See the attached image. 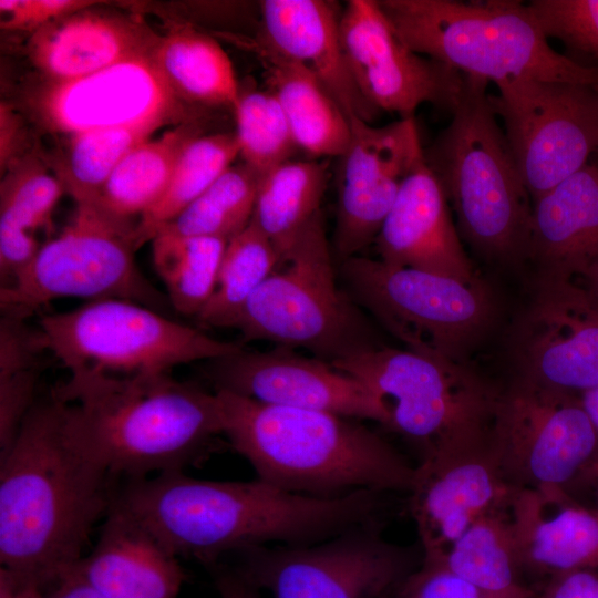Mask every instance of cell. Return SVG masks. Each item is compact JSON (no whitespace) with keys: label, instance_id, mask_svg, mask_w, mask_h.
Listing matches in <instances>:
<instances>
[{"label":"cell","instance_id":"8fae6325","mask_svg":"<svg viewBox=\"0 0 598 598\" xmlns=\"http://www.w3.org/2000/svg\"><path fill=\"white\" fill-rule=\"evenodd\" d=\"M38 332L44 350L70 371L115 375L169 373L181 364L214 360L243 344L214 339L146 306L120 299L89 301L44 315Z\"/></svg>","mask_w":598,"mask_h":598},{"label":"cell","instance_id":"681fc988","mask_svg":"<svg viewBox=\"0 0 598 598\" xmlns=\"http://www.w3.org/2000/svg\"><path fill=\"white\" fill-rule=\"evenodd\" d=\"M17 582L19 585L21 598H48L45 590H43L41 587L33 584H21L19 581Z\"/></svg>","mask_w":598,"mask_h":598},{"label":"cell","instance_id":"f546056e","mask_svg":"<svg viewBox=\"0 0 598 598\" xmlns=\"http://www.w3.org/2000/svg\"><path fill=\"white\" fill-rule=\"evenodd\" d=\"M200 134L199 121H193L144 141L117 165L96 203L114 214L140 218L162 197L182 152Z\"/></svg>","mask_w":598,"mask_h":598},{"label":"cell","instance_id":"d6986e66","mask_svg":"<svg viewBox=\"0 0 598 598\" xmlns=\"http://www.w3.org/2000/svg\"><path fill=\"white\" fill-rule=\"evenodd\" d=\"M350 127L336 178L334 252L340 262L375 240L403 178L424 150L414 117L377 127L353 116Z\"/></svg>","mask_w":598,"mask_h":598},{"label":"cell","instance_id":"9a60e30c","mask_svg":"<svg viewBox=\"0 0 598 598\" xmlns=\"http://www.w3.org/2000/svg\"><path fill=\"white\" fill-rule=\"evenodd\" d=\"M513 375L580 394L598 386V300L575 279L535 275L508 332Z\"/></svg>","mask_w":598,"mask_h":598},{"label":"cell","instance_id":"d6a6232c","mask_svg":"<svg viewBox=\"0 0 598 598\" xmlns=\"http://www.w3.org/2000/svg\"><path fill=\"white\" fill-rule=\"evenodd\" d=\"M239 156L235 133L198 135L190 141L174 167L158 202L137 220L140 245L176 217L204 193Z\"/></svg>","mask_w":598,"mask_h":598},{"label":"cell","instance_id":"9c48e42d","mask_svg":"<svg viewBox=\"0 0 598 598\" xmlns=\"http://www.w3.org/2000/svg\"><path fill=\"white\" fill-rule=\"evenodd\" d=\"M346 290L405 349L439 361L470 363L497 318V303L483 280L458 279L348 258L340 264Z\"/></svg>","mask_w":598,"mask_h":598},{"label":"cell","instance_id":"74e56055","mask_svg":"<svg viewBox=\"0 0 598 598\" xmlns=\"http://www.w3.org/2000/svg\"><path fill=\"white\" fill-rule=\"evenodd\" d=\"M65 193L56 175L38 161L10 165L0 187V230L31 234L50 227L52 212Z\"/></svg>","mask_w":598,"mask_h":598},{"label":"cell","instance_id":"8d00e7d4","mask_svg":"<svg viewBox=\"0 0 598 598\" xmlns=\"http://www.w3.org/2000/svg\"><path fill=\"white\" fill-rule=\"evenodd\" d=\"M233 111L243 163L261 176L292 159L299 148L280 104L268 89L240 92Z\"/></svg>","mask_w":598,"mask_h":598},{"label":"cell","instance_id":"f5cc1de1","mask_svg":"<svg viewBox=\"0 0 598 598\" xmlns=\"http://www.w3.org/2000/svg\"><path fill=\"white\" fill-rule=\"evenodd\" d=\"M385 598H389V596H388V597H385Z\"/></svg>","mask_w":598,"mask_h":598},{"label":"cell","instance_id":"836d02e7","mask_svg":"<svg viewBox=\"0 0 598 598\" xmlns=\"http://www.w3.org/2000/svg\"><path fill=\"white\" fill-rule=\"evenodd\" d=\"M259 181L260 175L245 163L233 164L155 235L166 233L229 241L252 218Z\"/></svg>","mask_w":598,"mask_h":598},{"label":"cell","instance_id":"44dd1931","mask_svg":"<svg viewBox=\"0 0 598 598\" xmlns=\"http://www.w3.org/2000/svg\"><path fill=\"white\" fill-rule=\"evenodd\" d=\"M517 488L487 451L424 461L409 493L422 554L443 555L477 519L507 508Z\"/></svg>","mask_w":598,"mask_h":598},{"label":"cell","instance_id":"484cf974","mask_svg":"<svg viewBox=\"0 0 598 598\" xmlns=\"http://www.w3.org/2000/svg\"><path fill=\"white\" fill-rule=\"evenodd\" d=\"M557 509L546 516L538 493L517 488L509 504L522 567L553 574H598V509L574 504L568 494L554 497Z\"/></svg>","mask_w":598,"mask_h":598},{"label":"cell","instance_id":"277c9868","mask_svg":"<svg viewBox=\"0 0 598 598\" xmlns=\"http://www.w3.org/2000/svg\"><path fill=\"white\" fill-rule=\"evenodd\" d=\"M215 392L224 436L267 484L320 498L413 487L416 466L359 420Z\"/></svg>","mask_w":598,"mask_h":598},{"label":"cell","instance_id":"b9f144b4","mask_svg":"<svg viewBox=\"0 0 598 598\" xmlns=\"http://www.w3.org/2000/svg\"><path fill=\"white\" fill-rule=\"evenodd\" d=\"M86 0H1V28L35 32L51 22L94 4Z\"/></svg>","mask_w":598,"mask_h":598},{"label":"cell","instance_id":"e0dca14e","mask_svg":"<svg viewBox=\"0 0 598 598\" xmlns=\"http://www.w3.org/2000/svg\"><path fill=\"white\" fill-rule=\"evenodd\" d=\"M33 101L42 123L69 136L100 128L200 121L196 105L173 90L153 53L76 80L48 82Z\"/></svg>","mask_w":598,"mask_h":598},{"label":"cell","instance_id":"cb8c5ba5","mask_svg":"<svg viewBox=\"0 0 598 598\" xmlns=\"http://www.w3.org/2000/svg\"><path fill=\"white\" fill-rule=\"evenodd\" d=\"M158 39L136 19L87 8L33 32L28 54L49 82H64L152 54Z\"/></svg>","mask_w":598,"mask_h":598},{"label":"cell","instance_id":"7c38bea8","mask_svg":"<svg viewBox=\"0 0 598 598\" xmlns=\"http://www.w3.org/2000/svg\"><path fill=\"white\" fill-rule=\"evenodd\" d=\"M489 452L505 482L544 494L567 493L598 467V433L579 395L513 375L498 390Z\"/></svg>","mask_w":598,"mask_h":598},{"label":"cell","instance_id":"ffe728a7","mask_svg":"<svg viewBox=\"0 0 598 598\" xmlns=\"http://www.w3.org/2000/svg\"><path fill=\"white\" fill-rule=\"evenodd\" d=\"M380 260L474 282L476 275L452 218L444 189L417 156L374 240Z\"/></svg>","mask_w":598,"mask_h":598},{"label":"cell","instance_id":"30bf717a","mask_svg":"<svg viewBox=\"0 0 598 598\" xmlns=\"http://www.w3.org/2000/svg\"><path fill=\"white\" fill-rule=\"evenodd\" d=\"M137 221L96 202L75 204L62 231L41 245L31 262L1 287V313L27 319L60 298L120 299L156 311L166 309L167 296L151 285L135 262L141 247Z\"/></svg>","mask_w":598,"mask_h":598},{"label":"cell","instance_id":"83f0119b","mask_svg":"<svg viewBox=\"0 0 598 598\" xmlns=\"http://www.w3.org/2000/svg\"><path fill=\"white\" fill-rule=\"evenodd\" d=\"M153 59L173 90L194 105L236 106L240 91L229 56L212 37L177 28L159 37Z\"/></svg>","mask_w":598,"mask_h":598},{"label":"cell","instance_id":"ee69618b","mask_svg":"<svg viewBox=\"0 0 598 598\" xmlns=\"http://www.w3.org/2000/svg\"><path fill=\"white\" fill-rule=\"evenodd\" d=\"M220 598H261L260 590L235 567L214 564L208 567Z\"/></svg>","mask_w":598,"mask_h":598},{"label":"cell","instance_id":"2e32d148","mask_svg":"<svg viewBox=\"0 0 598 598\" xmlns=\"http://www.w3.org/2000/svg\"><path fill=\"white\" fill-rule=\"evenodd\" d=\"M340 40L352 78L367 102L379 111L413 117L430 103L453 112L466 76L412 51L374 0H349L340 16Z\"/></svg>","mask_w":598,"mask_h":598},{"label":"cell","instance_id":"3957f363","mask_svg":"<svg viewBox=\"0 0 598 598\" xmlns=\"http://www.w3.org/2000/svg\"><path fill=\"white\" fill-rule=\"evenodd\" d=\"M51 391L64 402L71 443L115 478L185 472L206 462L224 435L218 394L169 373L80 370Z\"/></svg>","mask_w":598,"mask_h":598},{"label":"cell","instance_id":"ac0fdd59","mask_svg":"<svg viewBox=\"0 0 598 598\" xmlns=\"http://www.w3.org/2000/svg\"><path fill=\"white\" fill-rule=\"evenodd\" d=\"M205 374L215 391H227L257 402L322 411L386 427V403L355 378L316 357L276 347L238 352L210 360Z\"/></svg>","mask_w":598,"mask_h":598},{"label":"cell","instance_id":"4dcf8cb0","mask_svg":"<svg viewBox=\"0 0 598 598\" xmlns=\"http://www.w3.org/2000/svg\"><path fill=\"white\" fill-rule=\"evenodd\" d=\"M425 556L440 557L455 575L492 592L528 588L518 580L523 567L509 506L477 519L443 555Z\"/></svg>","mask_w":598,"mask_h":598},{"label":"cell","instance_id":"7bdbcfd3","mask_svg":"<svg viewBox=\"0 0 598 598\" xmlns=\"http://www.w3.org/2000/svg\"><path fill=\"white\" fill-rule=\"evenodd\" d=\"M539 598H598V574L585 569L553 574Z\"/></svg>","mask_w":598,"mask_h":598},{"label":"cell","instance_id":"f907efd6","mask_svg":"<svg viewBox=\"0 0 598 598\" xmlns=\"http://www.w3.org/2000/svg\"><path fill=\"white\" fill-rule=\"evenodd\" d=\"M595 476H596L597 483H598V467H597V470H596V472H595Z\"/></svg>","mask_w":598,"mask_h":598},{"label":"cell","instance_id":"52a82bcc","mask_svg":"<svg viewBox=\"0 0 598 598\" xmlns=\"http://www.w3.org/2000/svg\"><path fill=\"white\" fill-rule=\"evenodd\" d=\"M331 364L386 403L385 429L416 450L419 463L489 448L499 389L470 363L433 360L384 344Z\"/></svg>","mask_w":598,"mask_h":598},{"label":"cell","instance_id":"4316f807","mask_svg":"<svg viewBox=\"0 0 598 598\" xmlns=\"http://www.w3.org/2000/svg\"><path fill=\"white\" fill-rule=\"evenodd\" d=\"M250 48L265 70L268 90L280 104L298 148L315 157H339L350 141V118L326 87L260 34Z\"/></svg>","mask_w":598,"mask_h":598},{"label":"cell","instance_id":"e575fe53","mask_svg":"<svg viewBox=\"0 0 598 598\" xmlns=\"http://www.w3.org/2000/svg\"><path fill=\"white\" fill-rule=\"evenodd\" d=\"M279 265L270 240L250 220L225 249L215 291L197 315L205 327L231 328L244 306Z\"/></svg>","mask_w":598,"mask_h":598},{"label":"cell","instance_id":"d590c367","mask_svg":"<svg viewBox=\"0 0 598 598\" xmlns=\"http://www.w3.org/2000/svg\"><path fill=\"white\" fill-rule=\"evenodd\" d=\"M159 126H124L89 131L70 136L66 156L55 174L75 202H96L104 184L137 145Z\"/></svg>","mask_w":598,"mask_h":598},{"label":"cell","instance_id":"f35d334b","mask_svg":"<svg viewBox=\"0 0 598 598\" xmlns=\"http://www.w3.org/2000/svg\"><path fill=\"white\" fill-rule=\"evenodd\" d=\"M527 6L547 39L598 61V0H533Z\"/></svg>","mask_w":598,"mask_h":598},{"label":"cell","instance_id":"ba28073f","mask_svg":"<svg viewBox=\"0 0 598 598\" xmlns=\"http://www.w3.org/2000/svg\"><path fill=\"white\" fill-rule=\"evenodd\" d=\"M272 272L234 322L245 340L302 348L329 363L374 349L373 327L337 281L320 210L298 234Z\"/></svg>","mask_w":598,"mask_h":598},{"label":"cell","instance_id":"8992f818","mask_svg":"<svg viewBox=\"0 0 598 598\" xmlns=\"http://www.w3.org/2000/svg\"><path fill=\"white\" fill-rule=\"evenodd\" d=\"M415 53L495 84L515 79L598 84L586 65L548 43L527 4L515 0H380Z\"/></svg>","mask_w":598,"mask_h":598},{"label":"cell","instance_id":"bcb514c9","mask_svg":"<svg viewBox=\"0 0 598 598\" xmlns=\"http://www.w3.org/2000/svg\"><path fill=\"white\" fill-rule=\"evenodd\" d=\"M578 395L584 410L598 433V386L587 390Z\"/></svg>","mask_w":598,"mask_h":598},{"label":"cell","instance_id":"c3c4849f","mask_svg":"<svg viewBox=\"0 0 598 598\" xmlns=\"http://www.w3.org/2000/svg\"><path fill=\"white\" fill-rule=\"evenodd\" d=\"M582 286L598 300V259H596L580 277Z\"/></svg>","mask_w":598,"mask_h":598},{"label":"cell","instance_id":"f1b7e54d","mask_svg":"<svg viewBox=\"0 0 598 598\" xmlns=\"http://www.w3.org/2000/svg\"><path fill=\"white\" fill-rule=\"evenodd\" d=\"M328 179V164L319 159H289L260 176L251 220L275 247L279 264L321 210Z\"/></svg>","mask_w":598,"mask_h":598},{"label":"cell","instance_id":"f6af8a7d","mask_svg":"<svg viewBox=\"0 0 598 598\" xmlns=\"http://www.w3.org/2000/svg\"><path fill=\"white\" fill-rule=\"evenodd\" d=\"M48 598H105L76 570L75 565L45 590Z\"/></svg>","mask_w":598,"mask_h":598},{"label":"cell","instance_id":"6da1fadb","mask_svg":"<svg viewBox=\"0 0 598 598\" xmlns=\"http://www.w3.org/2000/svg\"><path fill=\"white\" fill-rule=\"evenodd\" d=\"M385 494L360 489L334 498L287 492L258 478L209 481L169 472L118 486L112 506L146 527L168 550L205 566L228 553L323 542L381 520Z\"/></svg>","mask_w":598,"mask_h":598},{"label":"cell","instance_id":"ab89813d","mask_svg":"<svg viewBox=\"0 0 598 598\" xmlns=\"http://www.w3.org/2000/svg\"><path fill=\"white\" fill-rule=\"evenodd\" d=\"M534 595L529 588L512 594L482 589L451 571L440 557L422 554L421 564L389 598H534Z\"/></svg>","mask_w":598,"mask_h":598},{"label":"cell","instance_id":"7dc6e473","mask_svg":"<svg viewBox=\"0 0 598 598\" xmlns=\"http://www.w3.org/2000/svg\"><path fill=\"white\" fill-rule=\"evenodd\" d=\"M0 598H21L18 582L2 568H0Z\"/></svg>","mask_w":598,"mask_h":598},{"label":"cell","instance_id":"1f68e13d","mask_svg":"<svg viewBox=\"0 0 598 598\" xmlns=\"http://www.w3.org/2000/svg\"><path fill=\"white\" fill-rule=\"evenodd\" d=\"M228 241L159 233L152 239L153 262L169 303L185 316L202 311L213 296Z\"/></svg>","mask_w":598,"mask_h":598},{"label":"cell","instance_id":"60d3db41","mask_svg":"<svg viewBox=\"0 0 598 598\" xmlns=\"http://www.w3.org/2000/svg\"><path fill=\"white\" fill-rule=\"evenodd\" d=\"M40 368L0 373V455L13 444L34 405Z\"/></svg>","mask_w":598,"mask_h":598},{"label":"cell","instance_id":"816d5d0a","mask_svg":"<svg viewBox=\"0 0 598 598\" xmlns=\"http://www.w3.org/2000/svg\"><path fill=\"white\" fill-rule=\"evenodd\" d=\"M597 87H598V84H597ZM596 154L598 155V150H597Z\"/></svg>","mask_w":598,"mask_h":598},{"label":"cell","instance_id":"d4e9b609","mask_svg":"<svg viewBox=\"0 0 598 598\" xmlns=\"http://www.w3.org/2000/svg\"><path fill=\"white\" fill-rule=\"evenodd\" d=\"M598 259V164L533 202L527 262L535 275L575 279Z\"/></svg>","mask_w":598,"mask_h":598},{"label":"cell","instance_id":"5b68a950","mask_svg":"<svg viewBox=\"0 0 598 598\" xmlns=\"http://www.w3.org/2000/svg\"><path fill=\"white\" fill-rule=\"evenodd\" d=\"M466 76L450 124L424 150L456 216L460 236L486 262H527L533 200L518 173L487 92Z\"/></svg>","mask_w":598,"mask_h":598},{"label":"cell","instance_id":"603a6c76","mask_svg":"<svg viewBox=\"0 0 598 598\" xmlns=\"http://www.w3.org/2000/svg\"><path fill=\"white\" fill-rule=\"evenodd\" d=\"M75 568L105 598H177L186 579L178 557L114 506Z\"/></svg>","mask_w":598,"mask_h":598},{"label":"cell","instance_id":"4fadbf2b","mask_svg":"<svg viewBox=\"0 0 598 598\" xmlns=\"http://www.w3.org/2000/svg\"><path fill=\"white\" fill-rule=\"evenodd\" d=\"M381 522L311 545L248 548L235 568L272 598H385L421 561L386 542Z\"/></svg>","mask_w":598,"mask_h":598},{"label":"cell","instance_id":"7a4b0ae2","mask_svg":"<svg viewBox=\"0 0 598 598\" xmlns=\"http://www.w3.org/2000/svg\"><path fill=\"white\" fill-rule=\"evenodd\" d=\"M115 480L69 440L64 402L52 391L37 399L0 455V568L50 588L84 556L113 504Z\"/></svg>","mask_w":598,"mask_h":598},{"label":"cell","instance_id":"5bb4252c","mask_svg":"<svg viewBox=\"0 0 598 598\" xmlns=\"http://www.w3.org/2000/svg\"><path fill=\"white\" fill-rule=\"evenodd\" d=\"M492 107L534 202L588 164L598 150V87L515 79L496 84Z\"/></svg>","mask_w":598,"mask_h":598},{"label":"cell","instance_id":"7402d4cb","mask_svg":"<svg viewBox=\"0 0 598 598\" xmlns=\"http://www.w3.org/2000/svg\"><path fill=\"white\" fill-rule=\"evenodd\" d=\"M260 37L326 87L346 115L371 122L378 111L360 93L342 50L338 6L324 0H264Z\"/></svg>","mask_w":598,"mask_h":598}]
</instances>
